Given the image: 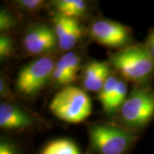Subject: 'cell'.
<instances>
[{
	"label": "cell",
	"instance_id": "cell-1",
	"mask_svg": "<svg viewBox=\"0 0 154 154\" xmlns=\"http://www.w3.org/2000/svg\"><path fill=\"white\" fill-rule=\"evenodd\" d=\"M87 154H129L139 139L135 131L111 122H94L88 126Z\"/></svg>",
	"mask_w": 154,
	"mask_h": 154
},
{
	"label": "cell",
	"instance_id": "cell-2",
	"mask_svg": "<svg viewBox=\"0 0 154 154\" xmlns=\"http://www.w3.org/2000/svg\"><path fill=\"white\" fill-rule=\"evenodd\" d=\"M110 64L137 86L147 85L154 76V58L146 45H130L112 53Z\"/></svg>",
	"mask_w": 154,
	"mask_h": 154
},
{
	"label": "cell",
	"instance_id": "cell-3",
	"mask_svg": "<svg viewBox=\"0 0 154 154\" xmlns=\"http://www.w3.org/2000/svg\"><path fill=\"white\" fill-rule=\"evenodd\" d=\"M118 112L122 126L134 131L145 128L154 118V89L136 86Z\"/></svg>",
	"mask_w": 154,
	"mask_h": 154
},
{
	"label": "cell",
	"instance_id": "cell-4",
	"mask_svg": "<svg viewBox=\"0 0 154 154\" xmlns=\"http://www.w3.org/2000/svg\"><path fill=\"white\" fill-rule=\"evenodd\" d=\"M49 108L51 113L62 121L80 123L91 115L92 102L82 88L69 85L53 97Z\"/></svg>",
	"mask_w": 154,
	"mask_h": 154
},
{
	"label": "cell",
	"instance_id": "cell-5",
	"mask_svg": "<svg viewBox=\"0 0 154 154\" xmlns=\"http://www.w3.org/2000/svg\"><path fill=\"white\" fill-rule=\"evenodd\" d=\"M56 62L49 55L42 56L30 62L20 70L16 81L19 93L26 96L37 94L52 79Z\"/></svg>",
	"mask_w": 154,
	"mask_h": 154
},
{
	"label": "cell",
	"instance_id": "cell-6",
	"mask_svg": "<svg viewBox=\"0 0 154 154\" xmlns=\"http://www.w3.org/2000/svg\"><path fill=\"white\" fill-rule=\"evenodd\" d=\"M89 33L94 41L110 48L122 49L130 45L132 41L130 28L107 19H99L93 22L89 28Z\"/></svg>",
	"mask_w": 154,
	"mask_h": 154
},
{
	"label": "cell",
	"instance_id": "cell-7",
	"mask_svg": "<svg viewBox=\"0 0 154 154\" xmlns=\"http://www.w3.org/2000/svg\"><path fill=\"white\" fill-rule=\"evenodd\" d=\"M22 45L28 55L42 57L55 49L57 39L53 28L46 24H38L25 33Z\"/></svg>",
	"mask_w": 154,
	"mask_h": 154
},
{
	"label": "cell",
	"instance_id": "cell-8",
	"mask_svg": "<svg viewBox=\"0 0 154 154\" xmlns=\"http://www.w3.org/2000/svg\"><path fill=\"white\" fill-rule=\"evenodd\" d=\"M36 125V119L22 107L14 103L0 104V127L5 130H23Z\"/></svg>",
	"mask_w": 154,
	"mask_h": 154
},
{
	"label": "cell",
	"instance_id": "cell-9",
	"mask_svg": "<svg viewBox=\"0 0 154 154\" xmlns=\"http://www.w3.org/2000/svg\"><path fill=\"white\" fill-rule=\"evenodd\" d=\"M81 57L79 55L73 52L68 51L56 62L55 68L53 70L52 80L57 85L69 86L76 78L77 72L80 67Z\"/></svg>",
	"mask_w": 154,
	"mask_h": 154
},
{
	"label": "cell",
	"instance_id": "cell-10",
	"mask_svg": "<svg viewBox=\"0 0 154 154\" xmlns=\"http://www.w3.org/2000/svg\"><path fill=\"white\" fill-rule=\"evenodd\" d=\"M110 63L92 61L87 64L82 73L83 88L89 92L99 93L110 76Z\"/></svg>",
	"mask_w": 154,
	"mask_h": 154
},
{
	"label": "cell",
	"instance_id": "cell-11",
	"mask_svg": "<svg viewBox=\"0 0 154 154\" xmlns=\"http://www.w3.org/2000/svg\"><path fill=\"white\" fill-rule=\"evenodd\" d=\"M57 13L65 17L78 19L88 11V5L82 0H57L53 2Z\"/></svg>",
	"mask_w": 154,
	"mask_h": 154
},
{
	"label": "cell",
	"instance_id": "cell-12",
	"mask_svg": "<svg viewBox=\"0 0 154 154\" xmlns=\"http://www.w3.org/2000/svg\"><path fill=\"white\" fill-rule=\"evenodd\" d=\"M39 154H82L76 144L69 139H57L46 144Z\"/></svg>",
	"mask_w": 154,
	"mask_h": 154
},
{
	"label": "cell",
	"instance_id": "cell-13",
	"mask_svg": "<svg viewBox=\"0 0 154 154\" xmlns=\"http://www.w3.org/2000/svg\"><path fill=\"white\" fill-rule=\"evenodd\" d=\"M82 35L83 29L78 19H76L72 24L66 34L63 38L57 40V45L61 50L64 51H69L75 47L78 41L82 38Z\"/></svg>",
	"mask_w": 154,
	"mask_h": 154
},
{
	"label": "cell",
	"instance_id": "cell-14",
	"mask_svg": "<svg viewBox=\"0 0 154 154\" xmlns=\"http://www.w3.org/2000/svg\"><path fill=\"white\" fill-rule=\"evenodd\" d=\"M119 80H120V78H118L115 75L110 74V76L106 80L105 85L103 86L102 89L99 93V101L105 111H108L110 103H111L112 99L114 97V94L116 93Z\"/></svg>",
	"mask_w": 154,
	"mask_h": 154
},
{
	"label": "cell",
	"instance_id": "cell-15",
	"mask_svg": "<svg viewBox=\"0 0 154 154\" xmlns=\"http://www.w3.org/2000/svg\"><path fill=\"white\" fill-rule=\"evenodd\" d=\"M127 98H128V86L123 80L120 79L117 84L114 97L112 99L107 112L110 113L119 110L122 105H123V103L125 102Z\"/></svg>",
	"mask_w": 154,
	"mask_h": 154
},
{
	"label": "cell",
	"instance_id": "cell-16",
	"mask_svg": "<svg viewBox=\"0 0 154 154\" xmlns=\"http://www.w3.org/2000/svg\"><path fill=\"white\" fill-rule=\"evenodd\" d=\"M0 154H28V152L17 140L4 136L0 140Z\"/></svg>",
	"mask_w": 154,
	"mask_h": 154
},
{
	"label": "cell",
	"instance_id": "cell-17",
	"mask_svg": "<svg viewBox=\"0 0 154 154\" xmlns=\"http://www.w3.org/2000/svg\"><path fill=\"white\" fill-rule=\"evenodd\" d=\"M18 25L17 17L7 10L0 11V31L2 34H9Z\"/></svg>",
	"mask_w": 154,
	"mask_h": 154
},
{
	"label": "cell",
	"instance_id": "cell-18",
	"mask_svg": "<svg viewBox=\"0 0 154 154\" xmlns=\"http://www.w3.org/2000/svg\"><path fill=\"white\" fill-rule=\"evenodd\" d=\"M14 52V39L10 34H1L0 36V58L5 60Z\"/></svg>",
	"mask_w": 154,
	"mask_h": 154
},
{
	"label": "cell",
	"instance_id": "cell-19",
	"mask_svg": "<svg viewBox=\"0 0 154 154\" xmlns=\"http://www.w3.org/2000/svg\"><path fill=\"white\" fill-rule=\"evenodd\" d=\"M45 5L44 1L41 0H21L17 1V5L19 6L22 11L33 12L41 10Z\"/></svg>",
	"mask_w": 154,
	"mask_h": 154
},
{
	"label": "cell",
	"instance_id": "cell-20",
	"mask_svg": "<svg viewBox=\"0 0 154 154\" xmlns=\"http://www.w3.org/2000/svg\"><path fill=\"white\" fill-rule=\"evenodd\" d=\"M146 45L148 48L149 51L151 52V54H152V56L154 58V29L152 30L150 32V33H149Z\"/></svg>",
	"mask_w": 154,
	"mask_h": 154
}]
</instances>
